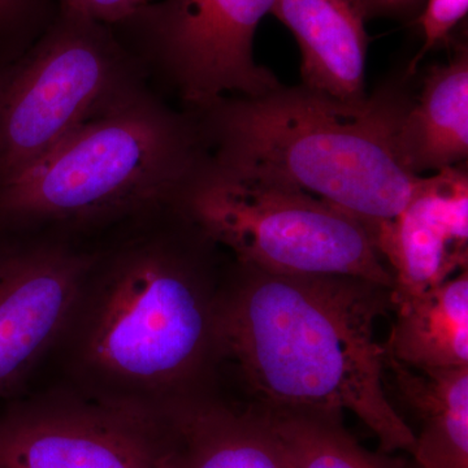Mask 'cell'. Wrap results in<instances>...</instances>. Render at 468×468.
<instances>
[{"mask_svg":"<svg viewBox=\"0 0 468 468\" xmlns=\"http://www.w3.org/2000/svg\"><path fill=\"white\" fill-rule=\"evenodd\" d=\"M399 399L414 415L420 468H468V367L420 371L385 358Z\"/></svg>","mask_w":468,"mask_h":468,"instance_id":"cell-15","label":"cell"},{"mask_svg":"<svg viewBox=\"0 0 468 468\" xmlns=\"http://www.w3.org/2000/svg\"><path fill=\"white\" fill-rule=\"evenodd\" d=\"M174 206L239 266L277 275L359 277L393 291L392 272L367 228L303 190L228 171L207 154Z\"/></svg>","mask_w":468,"mask_h":468,"instance_id":"cell-5","label":"cell"},{"mask_svg":"<svg viewBox=\"0 0 468 468\" xmlns=\"http://www.w3.org/2000/svg\"><path fill=\"white\" fill-rule=\"evenodd\" d=\"M408 103L393 89L350 103L303 85H279L187 112L212 162L313 194L359 220L375 241L421 177L403 168L396 149Z\"/></svg>","mask_w":468,"mask_h":468,"instance_id":"cell-3","label":"cell"},{"mask_svg":"<svg viewBox=\"0 0 468 468\" xmlns=\"http://www.w3.org/2000/svg\"><path fill=\"white\" fill-rule=\"evenodd\" d=\"M365 20L374 17H408L426 0H356Z\"/></svg>","mask_w":468,"mask_h":468,"instance_id":"cell-20","label":"cell"},{"mask_svg":"<svg viewBox=\"0 0 468 468\" xmlns=\"http://www.w3.org/2000/svg\"><path fill=\"white\" fill-rule=\"evenodd\" d=\"M206 158L194 117L147 86L2 185L0 229L90 243L174 205Z\"/></svg>","mask_w":468,"mask_h":468,"instance_id":"cell-4","label":"cell"},{"mask_svg":"<svg viewBox=\"0 0 468 468\" xmlns=\"http://www.w3.org/2000/svg\"><path fill=\"white\" fill-rule=\"evenodd\" d=\"M92 246L94 261L55 350L63 385L155 412L206 394L203 380L220 359L211 272L217 245L169 205Z\"/></svg>","mask_w":468,"mask_h":468,"instance_id":"cell-1","label":"cell"},{"mask_svg":"<svg viewBox=\"0 0 468 468\" xmlns=\"http://www.w3.org/2000/svg\"><path fill=\"white\" fill-rule=\"evenodd\" d=\"M426 7L419 17L424 34V45L411 61L409 73H414L420 58L437 45L445 41L449 34L463 20L468 11V0H426Z\"/></svg>","mask_w":468,"mask_h":468,"instance_id":"cell-18","label":"cell"},{"mask_svg":"<svg viewBox=\"0 0 468 468\" xmlns=\"http://www.w3.org/2000/svg\"><path fill=\"white\" fill-rule=\"evenodd\" d=\"M275 15L294 34L304 88L337 101H365L367 34L356 0H276Z\"/></svg>","mask_w":468,"mask_h":468,"instance_id":"cell-11","label":"cell"},{"mask_svg":"<svg viewBox=\"0 0 468 468\" xmlns=\"http://www.w3.org/2000/svg\"><path fill=\"white\" fill-rule=\"evenodd\" d=\"M260 408L292 468H420L411 457L360 445L345 428L343 415Z\"/></svg>","mask_w":468,"mask_h":468,"instance_id":"cell-16","label":"cell"},{"mask_svg":"<svg viewBox=\"0 0 468 468\" xmlns=\"http://www.w3.org/2000/svg\"><path fill=\"white\" fill-rule=\"evenodd\" d=\"M375 243L393 275V306L466 271V169L454 165L421 176L408 205Z\"/></svg>","mask_w":468,"mask_h":468,"instance_id":"cell-10","label":"cell"},{"mask_svg":"<svg viewBox=\"0 0 468 468\" xmlns=\"http://www.w3.org/2000/svg\"><path fill=\"white\" fill-rule=\"evenodd\" d=\"M180 441V468H292L260 406L241 409L207 393L167 410Z\"/></svg>","mask_w":468,"mask_h":468,"instance_id":"cell-12","label":"cell"},{"mask_svg":"<svg viewBox=\"0 0 468 468\" xmlns=\"http://www.w3.org/2000/svg\"><path fill=\"white\" fill-rule=\"evenodd\" d=\"M94 261L92 243L0 229V399L30 392L57 350Z\"/></svg>","mask_w":468,"mask_h":468,"instance_id":"cell-9","label":"cell"},{"mask_svg":"<svg viewBox=\"0 0 468 468\" xmlns=\"http://www.w3.org/2000/svg\"><path fill=\"white\" fill-rule=\"evenodd\" d=\"M57 14L55 0H0V64L23 55Z\"/></svg>","mask_w":468,"mask_h":468,"instance_id":"cell-17","label":"cell"},{"mask_svg":"<svg viewBox=\"0 0 468 468\" xmlns=\"http://www.w3.org/2000/svg\"><path fill=\"white\" fill-rule=\"evenodd\" d=\"M58 9L115 27L138 11L149 0H55Z\"/></svg>","mask_w":468,"mask_h":468,"instance_id":"cell-19","label":"cell"},{"mask_svg":"<svg viewBox=\"0 0 468 468\" xmlns=\"http://www.w3.org/2000/svg\"><path fill=\"white\" fill-rule=\"evenodd\" d=\"M389 310L392 289L369 280L237 264L218 292V353L236 362L263 408L350 411L380 451L411 457L414 432L385 390L384 347L375 335Z\"/></svg>","mask_w":468,"mask_h":468,"instance_id":"cell-2","label":"cell"},{"mask_svg":"<svg viewBox=\"0 0 468 468\" xmlns=\"http://www.w3.org/2000/svg\"><path fill=\"white\" fill-rule=\"evenodd\" d=\"M393 311L385 358L420 371L468 367V270Z\"/></svg>","mask_w":468,"mask_h":468,"instance_id":"cell-14","label":"cell"},{"mask_svg":"<svg viewBox=\"0 0 468 468\" xmlns=\"http://www.w3.org/2000/svg\"><path fill=\"white\" fill-rule=\"evenodd\" d=\"M0 468H180V441L167 412L58 385L0 408Z\"/></svg>","mask_w":468,"mask_h":468,"instance_id":"cell-8","label":"cell"},{"mask_svg":"<svg viewBox=\"0 0 468 468\" xmlns=\"http://www.w3.org/2000/svg\"><path fill=\"white\" fill-rule=\"evenodd\" d=\"M276 0L147 2L112 27L144 75L193 111L282 85L254 58V36Z\"/></svg>","mask_w":468,"mask_h":468,"instance_id":"cell-7","label":"cell"},{"mask_svg":"<svg viewBox=\"0 0 468 468\" xmlns=\"http://www.w3.org/2000/svg\"><path fill=\"white\" fill-rule=\"evenodd\" d=\"M147 86L112 27L58 8L23 55L0 64V186Z\"/></svg>","mask_w":468,"mask_h":468,"instance_id":"cell-6","label":"cell"},{"mask_svg":"<svg viewBox=\"0 0 468 468\" xmlns=\"http://www.w3.org/2000/svg\"><path fill=\"white\" fill-rule=\"evenodd\" d=\"M399 162L421 176L460 165L468 155V55L461 48L431 68L417 101H409L396 134Z\"/></svg>","mask_w":468,"mask_h":468,"instance_id":"cell-13","label":"cell"}]
</instances>
